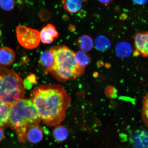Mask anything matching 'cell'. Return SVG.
<instances>
[{
    "label": "cell",
    "mask_w": 148,
    "mask_h": 148,
    "mask_svg": "<svg viewBox=\"0 0 148 148\" xmlns=\"http://www.w3.org/2000/svg\"><path fill=\"white\" fill-rule=\"evenodd\" d=\"M31 97L42 122L49 126H55L63 121L71 102L65 89L57 84L36 87Z\"/></svg>",
    "instance_id": "1"
},
{
    "label": "cell",
    "mask_w": 148,
    "mask_h": 148,
    "mask_svg": "<svg viewBox=\"0 0 148 148\" xmlns=\"http://www.w3.org/2000/svg\"><path fill=\"white\" fill-rule=\"evenodd\" d=\"M41 120L38 111L31 100L23 99L9 107L6 124L15 131L18 140L24 143L26 140L25 131L27 126L29 124H39Z\"/></svg>",
    "instance_id": "2"
},
{
    "label": "cell",
    "mask_w": 148,
    "mask_h": 148,
    "mask_svg": "<svg viewBox=\"0 0 148 148\" xmlns=\"http://www.w3.org/2000/svg\"><path fill=\"white\" fill-rule=\"evenodd\" d=\"M54 58V64L49 73L57 80L64 82L75 79L82 75L85 69L77 64L75 53L66 46H58L50 50Z\"/></svg>",
    "instance_id": "3"
},
{
    "label": "cell",
    "mask_w": 148,
    "mask_h": 148,
    "mask_svg": "<svg viewBox=\"0 0 148 148\" xmlns=\"http://www.w3.org/2000/svg\"><path fill=\"white\" fill-rule=\"evenodd\" d=\"M24 82L13 69L0 67V99L10 107L25 97Z\"/></svg>",
    "instance_id": "4"
},
{
    "label": "cell",
    "mask_w": 148,
    "mask_h": 148,
    "mask_svg": "<svg viewBox=\"0 0 148 148\" xmlns=\"http://www.w3.org/2000/svg\"><path fill=\"white\" fill-rule=\"evenodd\" d=\"M16 33L18 42L26 49H34L39 45L40 33L36 29L19 25L16 27Z\"/></svg>",
    "instance_id": "5"
},
{
    "label": "cell",
    "mask_w": 148,
    "mask_h": 148,
    "mask_svg": "<svg viewBox=\"0 0 148 148\" xmlns=\"http://www.w3.org/2000/svg\"><path fill=\"white\" fill-rule=\"evenodd\" d=\"M25 136L26 140L31 143H39L43 138V130L38 123L29 124L26 127Z\"/></svg>",
    "instance_id": "6"
},
{
    "label": "cell",
    "mask_w": 148,
    "mask_h": 148,
    "mask_svg": "<svg viewBox=\"0 0 148 148\" xmlns=\"http://www.w3.org/2000/svg\"><path fill=\"white\" fill-rule=\"evenodd\" d=\"M59 33L55 27L51 24H48L40 33V40L42 43L51 44L56 38H58Z\"/></svg>",
    "instance_id": "7"
},
{
    "label": "cell",
    "mask_w": 148,
    "mask_h": 148,
    "mask_svg": "<svg viewBox=\"0 0 148 148\" xmlns=\"http://www.w3.org/2000/svg\"><path fill=\"white\" fill-rule=\"evenodd\" d=\"M134 43L138 52L144 57H147L148 52V33H137L134 37Z\"/></svg>",
    "instance_id": "8"
},
{
    "label": "cell",
    "mask_w": 148,
    "mask_h": 148,
    "mask_svg": "<svg viewBox=\"0 0 148 148\" xmlns=\"http://www.w3.org/2000/svg\"><path fill=\"white\" fill-rule=\"evenodd\" d=\"M16 54L11 48L5 47L0 48V64L3 66L12 65L14 62Z\"/></svg>",
    "instance_id": "9"
},
{
    "label": "cell",
    "mask_w": 148,
    "mask_h": 148,
    "mask_svg": "<svg viewBox=\"0 0 148 148\" xmlns=\"http://www.w3.org/2000/svg\"><path fill=\"white\" fill-rule=\"evenodd\" d=\"M54 58L50 50L42 53L40 56L38 63L45 70V73H49L54 64Z\"/></svg>",
    "instance_id": "10"
},
{
    "label": "cell",
    "mask_w": 148,
    "mask_h": 148,
    "mask_svg": "<svg viewBox=\"0 0 148 148\" xmlns=\"http://www.w3.org/2000/svg\"><path fill=\"white\" fill-rule=\"evenodd\" d=\"M132 46L128 42H120L116 46V54L120 58H128L132 55Z\"/></svg>",
    "instance_id": "11"
},
{
    "label": "cell",
    "mask_w": 148,
    "mask_h": 148,
    "mask_svg": "<svg viewBox=\"0 0 148 148\" xmlns=\"http://www.w3.org/2000/svg\"><path fill=\"white\" fill-rule=\"evenodd\" d=\"M131 140L135 148H147V134L145 131H139L135 132Z\"/></svg>",
    "instance_id": "12"
},
{
    "label": "cell",
    "mask_w": 148,
    "mask_h": 148,
    "mask_svg": "<svg viewBox=\"0 0 148 148\" xmlns=\"http://www.w3.org/2000/svg\"><path fill=\"white\" fill-rule=\"evenodd\" d=\"M83 0H62L64 8L70 14H75L82 9Z\"/></svg>",
    "instance_id": "13"
},
{
    "label": "cell",
    "mask_w": 148,
    "mask_h": 148,
    "mask_svg": "<svg viewBox=\"0 0 148 148\" xmlns=\"http://www.w3.org/2000/svg\"><path fill=\"white\" fill-rule=\"evenodd\" d=\"M94 46L97 50L103 51L110 49L111 42L109 39L103 35H99L94 40Z\"/></svg>",
    "instance_id": "14"
},
{
    "label": "cell",
    "mask_w": 148,
    "mask_h": 148,
    "mask_svg": "<svg viewBox=\"0 0 148 148\" xmlns=\"http://www.w3.org/2000/svg\"><path fill=\"white\" fill-rule=\"evenodd\" d=\"M77 44L81 50L85 52L91 50L94 47V42L92 38L88 35H83L77 40Z\"/></svg>",
    "instance_id": "15"
},
{
    "label": "cell",
    "mask_w": 148,
    "mask_h": 148,
    "mask_svg": "<svg viewBox=\"0 0 148 148\" xmlns=\"http://www.w3.org/2000/svg\"><path fill=\"white\" fill-rule=\"evenodd\" d=\"M52 131V136L55 140L58 142L64 141L68 137L69 133L67 129L64 126H55Z\"/></svg>",
    "instance_id": "16"
},
{
    "label": "cell",
    "mask_w": 148,
    "mask_h": 148,
    "mask_svg": "<svg viewBox=\"0 0 148 148\" xmlns=\"http://www.w3.org/2000/svg\"><path fill=\"white\" fill-rule=\"evenodd\" d=\"M75 57L77 64L79 67L85 69L90 62V57L85 52L79 50L75 53Z\"/></svg>",
    "instance_id": "17"
},
{
    "label": "cell",
    "mask_w": 148,
    "mask_h": 148,
    "mask_svg": "<svg viewBox=\"0 0 148 148\" xmlns=\"http://www.w3.org/2000/svg\"><path fill=\"white\" fill-rule=\"evenodd\" d=\"M9 107L0 99V127L4 126L8 119Z\"/></svg>",
    "instance_id": "18"
},
{
    "label": "cell",
    "mask_w": 148,
    "mask_h": 148,
    "mask_svg": "<svg viewBox=\"0 0 148 148\" xmlns=\"http://www.w3.org/2000/svg\"><path fill=\"white\" fill-rule=\"evenodd\" d=\"M16 0H0V7L5 11L12 10L16 5Z\"/></svg>",
    "instance_id": "19"
},
{
    "label": "cell",
    "mask_w": 148,
    "mask_h": 148,
    "mask_svg": "<svg viewBox=\"0 0 148 148\" xmlns=\"http://www.w3.org/2000/svg\"><path fill=\"white\" fill-rule=\"evenodd\" d=\"M143 118L144 121L145 123H147L148 118V97L147 96L145 97L143 101Z\"/></svg>",
    "instance_id": "20"
},
{
    "label": "cell",
    "mask_w": 148,
    "mask_h": 148,
    "mask_svg": "<svg viewBox=\"0 0 148 148\" xmlns=\"http://www.w3.org/2000/svg\"><path fill=\"white\" fill-rule=\"evenodd\" d=\"M25 81L29 83L30 85L31 84L36 83V75H33V74H31V75L28 76L27 79Z\"/></svg>",
    "instance_id": "21"
},
{
    "label": "cell",
    "mask_w": 148,
    "mask_h": 148,
    "mask_svg": "<svg viewBox=\"0 0 148 148\" xmlns=\"http://www.w3.org/2000/svg\"><path fill=\"white\" fill-rule=\"evenodd\" d=\"M132 1L136 4L143 5L147 3V0H132Z\"/></svg>",
    "instance_id": "22"
},
{
    "label": "cell",
    "mask_w": 148,
    "mask_h": 148,
    "mask_svg": "<svg viewBox=\"0 0 148 148\" xmlns=\"http://www.w3.org/2000/svg\"><path fill=\"white\" fill-rule=\"evenodd\" d=\"M4 136V133L3 131L1 128V127H0V142H1L2 140L3 139V138Z\"/></svg>",
    "instance_id": "23"
},
{
    "label": "cell",
    "mask_w": 148,
    "mask_h": 148,
    "mask_svg": "<svg viewBox=\"0 0 148 148\" xmlns=\"http://www.w3.org/2000/svg\"><path fill=\"white\" fill-rule=\"evenodd\" d=\"M98 1L103 4L107 5L110 3L112 0H98Z\"/></svg>",
    "instance_id": "24"
},
{
    "label": "cell",
    "mask_w": 148,
    "mask_h": 148,
    "mask_svg": "<svg viewBox=\"0 0 148 148\" xmlns=\"http://www.w3.org/2000/svg\"></svg>",
    "instance_id": "25"
}]
</instances>
